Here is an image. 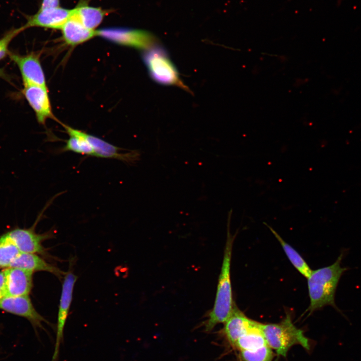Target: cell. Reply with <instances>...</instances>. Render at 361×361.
Wrapping results in <instances>:
<instances>
[{"mask_svg":"<svg viewBox=\"0 0 361 361\" xmlns=\"http://www.w3.org/2000/svg\"><path fill=\"white\" fill-rule=\"evenodd\" d=\"M6 296L29 295L33 287V273L17 267L4 270Z\"/></svg>","mask_w":361,"mask_h":361,"instance_id":"4fadbf2b","label":"cell"},{"mask_svg":"<svg viewBox=\"0 0 361 361\" xmlns=\"http://www.w3.org/2000/svg\"><path fill=\"white\" fill-rule=\"evenodd\" d=\"M267 345L278 355L286 356L289 349L294 345H300L305 349L310 348L309 339L303 331L292 322L289 313L279 323L260 324Z\"/></svg>","mask_w":361,"mask_h":361,"instance_id":"3957f363","label":"cell"},{"mask_svg":"<svg viewBox=\"0 0 361 361\" xmlns=\"http://www.w3.org/2000/svg\"><path fill=\"white\" fill-rule=\"evenodd\" d=\"M79 133L92 147L94 156L104 158L116 159L130 163L136 160L139 153L136 150L123 152L125 149L115 146L96 136L79 130Z\"/></svg>","mask_w":361,"mask_h":361,"instance_id":"7c38bea8","label":"cell"},{"mask_svg":"<svg viewBox=\"0 0 361 361\" xmlns=\"http://www.w3.org/2000/svg\"><path fill=\"white\" fill-rule=\"evenodd\" d=\"M74 15L87 28L95 30L102 22L108 12L100 8L89 6L85 1L73 9Z\"/></svg>","mask_w":361,"mask_h":361,"instance_id":"e0dca14e","label":"cell"},{"mask_svg":"<svg viewBox=\"0 0 361 361\" xmlns=\"http://www.w3.org/2000/svg\"><path fill=\"white\" fill-rule=\"evenodd\" d=\"M77 276L71 271L66 272L62 284L59 305L56 328V338L51 361H57L60 347L64 342V330L73 299L74 286Z\"/></svg>","mask_w":361,"mask_h":361,"instance_id":"52a82bcc","label":"cell"},{"mask_svg":"<svg viewBox=\"0 0 361 361\" xmlns=\"http://www.w3.org/2000/svg\"><path fill=\"white\" fill-rule=\"evenodd\" d=\"M25 30L23 26L19 28H12L0 38V60L9 55V47L12 40L19 34Z\"/></svg>","mask_w":361,"mask_h":361,"instance_id":"603a6c76","label":"cell"},{"mask_svg":"<svg viewBox=\"0 0 361 361\" xmlns=\"http://www.w3.org/2000/svg\"><path fill=\"white\" fill-rule=\"evenodd\" d=\"M73 13V9L60 7L39 9L34 15L27 17V22L23 27L25 30L32 27L61 29Z\"/></svg>","mask_w":361,"mask_h":361,"instance_id":"30bf717a","label":"cell"},{"mask_svg":"<svg viewBox=\"0 0 361 361\" xmlns=\"http://www.w3.org/2000/svg\"><path fill=\"white\" fill-rule=\"evenodd\" d=\"M8 56L19 68L24 86H47L45 75L38 53L31 52L22 55L10 52Z\"/></svg>","mask_w":361,"mask_h":361,"instance_id":"ba28073f","label":"cell"},{"mask_svg":"<svg viewBox=\"0 0 361 361\" xmlns=\"http://www.w3.org/2000/svg\"><path fill=\"white\" fill-rule=\"evenodd\" d=\"M0 309L27 318L35 328H43V322L50 324L36 310L29 295L5 296L0 299Z\"/></svg>","mask_w":361,"mask_h":361,"instance_id":"9c48e42d","label":"cell"},{"mask_svg":"<svg viewBox=\"0 0 361 361\" xmlns=\"http://www.w3.org/2000/svg\"><path fill=\"white\" fill-rule=\"evenodd\" d=\"M0 78L8 82L11 81L10 76L2 68H0Z\"/></svg>","mask_w":361,"mask_h":361,"instance_id":"484cf974","label":"cell"},{"mask_svg":"<svg viewBox=\"0 0 361 361\" xmlns=\"http://www.w3.org/2000/svg\"><path fill=\"white\" fill-rule=\"evenodd\" d=\"M263 224L270 229L278 240L287 258L294 267L303 276L307 278L310 275L312 270L301 256L289 244L287 243L271 226L265 222H263Z\"/></svg>","mask_w":361,"mask_h":361,"instance_id":"ffe728a7","label":"cell"},{"mask_svg":"<svg viewBox=\"0 0 361 361\" xmlns=\"http://www.w3.org/2000/svg\"><path fill=\"white\" fill-rule=\"evenodd\" d=\"M60 30L63 40L67 45L71 46L82 44L97 36L96 30L85 27L73 13Z\"/></svg>","mask_w":361,"mask_h":361,"instance_id":"2e32d148","label":"cell"},{"mask_svg":"<svg viewBox=\"0 0 361 361\" xmlns=\"http://www.w3.org/2000/svg\"><path fill=\"white\" fill-rule=\"evenodd\" d=\"M255 322L247 317L235 305L231 314L224 323L222 333L229 343L234 346L237 340L253 326Z\"/></svg>","mask_w":361,"mask_h":361,"instance_id":"5bb4252c","label":"cell"},{"mask_svg":"<svg viewBox=\"0 0 361 361\" xmlns=\"http://www.w3.org/2000/svg\"><path fill=\"white\" fill-rule=\"evenodd\" d=\"M48 203L40 214L34 225L29 229L16 228L12 230L5 234L15 244L21 252L47 254L46 249L42 245V242L46 240L50 239L54 237V232L52 231L43 234L37 233L35 231V226L42 217L45 209L49 206Z\"/></svg>","mask_w":361,"mask_h":361,"instance_id":"8992f818","label":"cell"},{"mask_svg":"<svg viewBox=\"0 0 361 361\" xmlns=\"http://www.w3.org/2000/svg\"><path fill=\"white\" fill-rule=\"evenodd\" d=\"M97 36L120 45L145 50L157 44L156 38L145 31L124 28H107L96 30Z\"/></svg>","mask_w":361,"mask_h":361,"instance_id":"5b68a950","label":"cell"},{"mask_svg":"<svg viewBox=\"0 0 361 361\" xmlns=\"http://www.w3.org/2000/svg\"><path fill=\"white\" fill-rule=\"evenodd\" d=\"M60 0H42L39 9H47L59 7Z\"/></svg>","mask_w":361,"mask_h":361,"instance_id":"cb8c5ba5","label":"cell"},{"mask_svg":"<svg viewBox=\"0 0 361 361\" xmlns=\"http://www.w3.org/2000/svg\"><path fill=\"white\" fill-rule=\"evenodd\" d=\"M231 214L232 212H229L227 240L214 306L203 325L206 332L211 331L217 325L224 323L231 314L235 305L233 299L230 270L233 244L236 234L232 236L230 232Z\"/></svg>","mask_w":361,"mask_h":361,"instance_id":"7a4b0ae2","label":"cell"},{"mask_svg":"<svg viewBox=\"0 0 361 361\" xmlns=\"http://www.w3.org/2000/svg\"><path fill=\"white\" fill-rule=\"evenodd\" d=\"M22 92L34 110L40 124H45L48 119L53 118L47 86H24Z\"/></svg>","mask_w":361,"mask_h":361,"instance_id":"8fae6325","label":"cell"},{"mask_svg":"<svg viewBox=\"0 0 361 361\" xmlns=\"http://www.w3.org/2000/svg\"><path fill=\"white\" fill-rule=\"evenodd\" d=\"M344 254L341 252L331 265L312 270L307 278L310 299L308 310L310 313L324 306H331L342 314L335 304V294L341 277L348 270L341 265Z\"/></svg>","mask_w":361,"mask_h":361,"instance_id":"6da1fadb","label":"cell"},{"mask_svg":"<svg viewBox=\"0 0 361 361\" xmlns=\"http://www.w3.org/2000/svg\"><path fill=\"white\" fill-rule=\"evenodd\" d=\"M241 357L243 361H272L274 353L268 345L255 350L240 351Z\"/></svg>","mask_w":361,"mask_h":361,"instance_id":"7402d4cb","label":"cell"},{"mask_svg":"<svg viewBox=\"0 0 361 361\" xmlns=\"http://www.w3.org/2000/svg\"><path fill=\"white\" fill-rule=\"evenodd\" d=\"M142 58L153 81L160 84L174 85L188 90L179 78L177 69L164 48L156 44L144 50Z\"/></svg>","mask_w":361,"mask_h":361,"instance_id":"277c9868","label":"cell"},{"mask_svg":"<svg viewBox=\"0 0 361 361\" xmlns=\"http://www.w3.org/2000/svg\"><path fill=\"white\" fill-rule=\"evenodd\" d=\"M63 126L69 138L66 140L65 145L61 148V151H72L82 155L94 156L92 147L81 135L79 130L65 125Z\"/></svg>","mask_w":361,"mask_h":361,"instance_id":"d6986e66","label":"cell"},{"mask_svg":"<svg viewBox=\"0 0 361 361\" xmlns=\"http://www.w3.org/2000/svg\"><path fill=\"white\" fill-rule=\"evenodd\" d=\"M20 253L15 244L5 234L0 237V268L10 267Z\"/></svg>","mask_w":361,"mask_h":361,"instance_id":"44dd1931","label":"cell"},{"mask_svg":"<svg viewBox=\"0 0 361 361\" xmlns=\"http://www.w3.org/2000/svg\"><path fill=\"white\" fill-rule=\"evenodd\" d=\"M260 324L255 321L253 326L237 340L234 347L240 351H252L267 345Z\"/></svg>","mask_w":361,"mask_h":361,"instance_id":"ac0fdd59","label":"cell"},{"mask_svg":"<svg viewBox=\"0 0 361 361\" xmlns=\"http://www.w3.org/2000/svg\"><path fill=\"white\" fill-rule=\"evenodd\" d=\"M10 267L20 268L32 273L39 271L48 272L60 278L66 273L57 267L49 263L35 253L21 252Z\"/></svg>","mask_w":361,"mask_h":361,"instance_id":"9a60e30c","label":"cell"},{"mask_svg":"<svg viewBox=\"0 0 361 361\" xmlns=\"http://www.w3.org/2000/svg\"><path fill=\"white\" fill-rule=\"evenodd\" d=\"M6 295L4 270L0 271V299Z\"/></svg>","mask_w":361,"mask_h":361,"instance_id":"d4e9b609","label":"cell"}]
</instances>
